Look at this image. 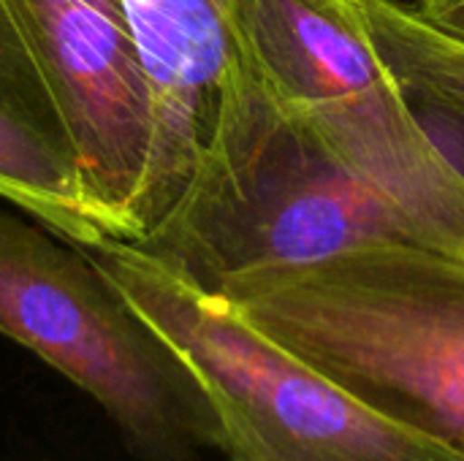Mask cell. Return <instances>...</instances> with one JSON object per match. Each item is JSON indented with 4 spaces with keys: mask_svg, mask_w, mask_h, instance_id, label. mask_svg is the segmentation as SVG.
Masks as SVG:
<instances>
[{
    "mask_svg": "<svg viewBox=\"0 0 464 461\" xmlns=\"http://www.w3.org/2000/svg\"><path fill=\"white\" fill-rule=\"evenodd\" d=\"M364 24L438 144L464 171V41L400 0H356Z\"/></svg>",
    "mask_w": 464,
    "mask_h": 461,
    "instance_id": "9",
    "label": "cell"
},
{
    "mask_svg": "<svg viewBox=\"0 0 464 461\" xmlns=\"http://www.w3.org/2000/svg\"><path fill=\"white\" fill-rule=\"evenodd\" d=\"M182 356L220 424L226 461H464L120 239L79 245Z\"/></svg>",
    "mask_w": 464,
    "mask_h": 461,
    "instance_id": "4",
    "label": "cell"
},
{
    "mask_svg": "<svg viewBox=\"0 0 464 461\" xmlns=\"http://www.w3.org/2000/svg\"><path fill=\"white\" fill-rule=\"evenodd\" d=\"M372 410L464 456V258L408 239L215 291Z\"/></svg>",
    "mask_w": 464,
    "mask_h": 461,
    "instance_id": "1",
    "label": "cell"
},
{
    "mask_svg": "<svg viewBox=\"0 0 464 461\" xmlns=\"http://www.w3.org/2000/svg\"><path fill=\"white\" fill-rule=\"evenodd\" d=\"M0 198L73 245H95L71 128L8 0H0Z\"/></svg>",
    "mask_w": 464,
    "mask_h": 461,
    "instance_id": "8",
    "label": "cell"
},
{
    "mask_svg": "<svg viewBox=\"0 0 464 461\" xmlns=\"http://www.w3.org/2000/svg\"><path fill=\"white\" fill-rule=\"evenodd\" d=\"M397 239L413 242L402 217L285 111L234 46L218 122L190 182L128 245L215 291L242 272L318 264Z\"/></svg>",
    "mask_w": 464,
    "mask_h": 461,
    "instance_id": "2",
    "label": "cell"
},
{
    "mask_svg": "<svg viewBox=\"0 0 464 461\" xmlns=\"http://www.w3.org/2000/svg\"><path fill=\"white\" fill-rule=\"evenodd\" d=\"M76 144L84 204L120 242L147 231L152 90L120 0H8Z\"/></svg>",
    "mask_w": 464,
    "mask_h": 461,
    "instance_id": "6",
    "label": "cell"
},
{
    "mask_svg": "<svg viewBox=\"0 0 464 461\" xmlns=\"http://www.w3.org/2000/svg\"><path fill=\"white\" fill-rule=\"evenodd\" d=\"M234 46L416 245L464 258V171L378 52L356 0H228Z\"/></svg>",
    "mask_w": 464,
    "mask_h": 461,
    "instance_id": "3",
    "label": "cell"
},
{
    "mask_svg": "<svg viewBox=\"0 0 464 461\" xmlns=\"http://www.w3.org/2000/svg\"><path fill=\"white\" fill-rule=\"evenodd\" d=\"M413 8L443 33L464 41V0H416Z\"/></svg>",
    "mask_w": 464,
    "mask_h": 461,
    "instance_id": "10",
    "label": "cell"
},
{
    "mask_svg": "<svg viewBox=\"0 0 464 461\" xmlns=\"http://www.w3.org/2000/svg\"><path fill=\"white\" fill-rule=\"evenodd\" d=\"M0 209V334L90 394L136 461H204L220 424L182 356L73 242Z\"/></svg>",
    "mask_w": 464,
    "mask_h": 461,
    "instance_id": "5",
    "label": "cell"
},
{
    "mask_svg": "<svg viewBox=\"0 0 464 461\" xmlns=\"http://www.w3.org/2000/svg\"><path fill=\"white\" fill-rule=\"evenodd\" d=\"M120 8L133 33L155 109L150 231L174 206L212 139L234 57L228 0H120Z\"/></svg>",
    "mask_w": 464,
    "mask_h": 461,
    "instance_id": "7",
    "label": "cell"
}]
</instances>
